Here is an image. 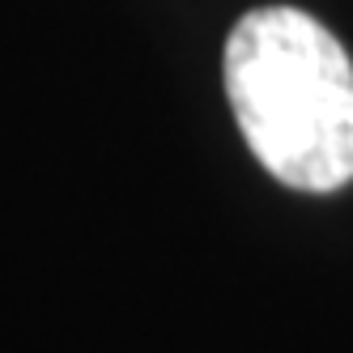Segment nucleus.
Wrapping results in <instances>:
<instances>
[{
  "label": "nucleus",
  "mask_w": 353,
  "mask_h": 353,
  "mask_svg": "<svg viewBox=\"0 0 353 353\" xmlns=\"http://www.w3.org/2000/svg\"><path fill=\"white\" fill-rule=\"evenodd\" d=\"M225 94L276 183L323 196L353 179V60L323 21L251 9L225 39Z\"/></svg>",
  "instance_id": "1"
}]
</instances>
